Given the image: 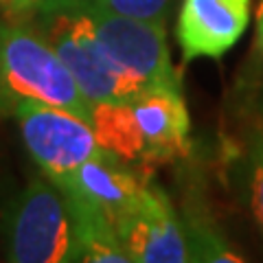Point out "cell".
<instances>
[{
	"label": "cell",
	"instance_id": "1",
	"mask_svg": "<svg viewBox=\"0 0 263 263\" xmlns=\"http://www.w3.org/2000/svg\"><path fill=\"white\" fill-rule=\"evenodd\" d=\"M0 95L18 101H40L64 108L92 123L95 103L40 29L18 20L0 22Z\"/></svg>",
	"mask_w": 263,
	"mask_h": 263
},
{
	"label": "cell",
	"instance_id": "2",
	"mask_svg": "<svg viewBox=\"0 0 263 263\" xmlns=\"http://www.w3.org/2000/svg\"><path fill=\"white\" fill-rule=\"evenodd\" d=\"M40 13V31L62 57L79 90L92 103H134L143 95L147 86L123 70L99 44L88 13L79 5H44Z\"/></svg>",
	"mask_w": 263,
	"mask_h": 263
},
{
	"label": "cell",
	"instance_id": "3",
	"mask_svg": "<svg viewBox=\"0 0 263 263\" xmlns=\"http://www.w3.org/2000/svg\"><path fill=\"white\" fill-rule=\"evenodd\" d=\"M7 246L15 263L79 261L72 217L53 182L31 180L7 213Z\"/></svg>",
	"mask_w": 263,
	"mask_h": 263
},
{
	"label": "cell",
	"instance_id": "4",
	"mask_svg": "<svg viewBox=\"0 0 263 263\" xmlns=\"http://www.w3.org/2000/svg\"><path fill=\"white\" fill-rule=\"evenodd\" d=\"M66 3H75L88 13L99 44L123 70L136 77L143 86L180 90V77L171 62L164 22L90 9L77 0H66Z\"/></svg>",
	"mask_w": 263,
	"mask_h": 263
},
{
	"label": "cell",
	"instance_id": "5",
	"mask_svg": "<svg viewBox=\"0 0 263 263\" xmlns=\"http://www.w3.org/2000/svg\"><path fill=\"white\" fill-rule=\"evenodd\" d=\"M15 119L29 154L48 180L68 176L86 160L105 154L92 125L64 108L40 101H18Z\"/></svg>",
	"mask_w": 263,
	"mask_h": 263
},
{
	"label": "cell",
	"instance_id": "6",
	"mask_svg": "<svg viewBox=\"0 0 263 263\" xmlns=\"http://www.w3.org/2000/svg\"><path fill=\"white\" fill-rule=\"evenodd\" d=\"M117 233L132 263L191 261L184 228L162 189L145 184L138 200L119 219Z\"/></svg>",
	"mask_w": 263,
	"mask_h": 263
},
{
	"label": "cell",
	"instance_id": "7",
	"mask_svg": "<svg viewBox=\"0 0 263 263\" xmlns=\"http://www.w3.org/2000/svg\"><path fill=\"white\" fill-rule=\"evenodd\" d=\"M250 22V0H182L176 37L184 62L219 60L241 40Z\"/></svg>",
	"mask_w": 263,
	"mask_h": 263
},
{
	"label": "cell",
	"instance_id": "8",
	"mask_svg": "<svg viewBox=\"0 0 263 263\" xmlns=\"http://www.w3.org/2000/svg\"><path fill=\"white\" fill-rule=\"evenodd\" d=\"M129 108L143 138V160L164 162L189 152L191 119L180 90L145 88Z\"/></svg>",
	"mask_w": 263,
	"mask_h": 263
},
{
	"label": "cell",
	"instance_id": "9",
	"mask_svg": "<svg viewBox=\"0 0 263 263\" xmlns=\"http://www.w3.org/2000/svg\"><path fill=\"white\" fill-rule=\"evenodd\" d=\"M117 156L105 152L103 156L90 158L79 164L68 176H62L51 182L66 197H77L90 206L103 211L117 226L119 219L134 206L145 182L138 180L132 171L117 164Z\"/></svg>",
	"mask_w": 263,
	"mask_h": 263
},
{
	"label": "cell",
	"instance_id": "10",
	"mask_svg": "<svg viewBox=\"0 0 263 263\" xmlns=\"http://www.w3.org/2000/svg\"><path fill=\"white\" fill-rule=\"evenodd\" d=\"M66 204H68L72 228H75L79 261L132 263L125 248H123L117 226L103 211L90 206L88 202L77 200V197H66Z\"/></svg>",
	"mask_w": 263,
	"mask_h": 263
},
{
	"label": "cell",
	"instance_id": "11",
	"mask_svg": "<svg viewBox=\"0 0 263 263\" xmlns=\"http://www.w3.org/2000/svg\"><path fill=\"white\" fill-rule=\"evenodd\" d=\"M90 125L108 154L119 160H143V138L129 103H95Z\"/></svg>",
	"mask_w": 263,
	"mask_h": 263
},
{
	"label": "cell",
	"instance_id": "12",
	"mask_svg": "<svg viewBox=\"0 0 263 263\" xmlns=\"http://www.w3.org/2000/svg\"><path fill=\"white\" fill-rule=\"evenodd\" d=\"M184 237L189 246V257L191 261H228L239 263L241 257H237L226 246V241L213 230L209 224H202L197 219L184 221Z\"/></svg>",
	"mask_w": 263,
	"mask_h": 263
},
{
	"label": "cell",
	"instance_id": "13",
	"mask_svg": "<svg viewBox=\"0 0 263 263\" xmlns=\"http://www.w3.org/2000/svg\"><path fill=\"white\" fill-rule=\"evenodd\" d=\"M90 9H101L110 13L129 15L152 22H167V13L174 0H77Z\"/></svg>",
	"mask_w": 263,
	"mask_h": 263
},
{
	"label": "cell",
	"instance_id": "14",
	"mask_svg": "<svg viewBox=\"0 0 263 263\" xmlns=\"http://www.w3.org/2000/svg\"><path fill=\"white\" fill-rule=\"evenodd\" d=\"M250 204L254 219L263 233V138L254 145L250 158Z\"/></svg>",
	"mask_w": 263,
	"mask_h": 263
},
{
	"label": "cell",
	"instance_id": "15",
	"mask_svg": "<svg viewBox=\"0 0 263 263\" xmlns=\"http://www.w3.org/2000/svg\"><path fill=\"white\" fill-rule=\"evenodd\" d=\"M44 0H0V13L7 15V20H22L33 11H40Z\"/></svg>",
	"mask_w": 263,
	"mask_h": 263
},
{
	"label": "cell",
	"instance_id": "16",
	"mask_svg": "<svg viewBox=\"0 0 263 263\" xmlns=\"http://www.w3.org/2000/svg\"><path fill=\"white\" fill-rule=\"evenodd\" d=\"M259 37H261V44H263V9H261V15H259Z\"/></svg>",
	"mask_w": 263,
	"mask_h": 263
},
{
	"label": "cell",
	"instance_id": "17",
	"mask_svg": "<svg viewBox=\"0 0 263 263\" xmlns=\"http://www.w3.org/2000/svg\"><path fill=\"white\" fill-rule=\"evenodd\" d=\"M53 3H66V0H44V5H53ZM42 5V7H44Z\"/></svg>",
	"mask_w": 263,
	"mask_h": 263
}]
</instances>
